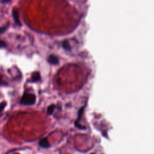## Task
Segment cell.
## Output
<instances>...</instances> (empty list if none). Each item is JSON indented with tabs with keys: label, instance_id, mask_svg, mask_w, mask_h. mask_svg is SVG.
I'll list each match as a JSON object with an SVG mask.
<instances>
[{
	"label": "cell",
	"instance_id": "5bb4252c",
	"mask_svg": "<svg viewBox=\"0 0 154 154\" xmlns=\"http://www.w3.org/2000/svg\"><path fill=\"white\" fill-rule=\"evenodd\" d=\"M15 154H18V153H15Z\"/></svg>",
	"mask_w": 154,
	"mask_h": 154
},
{
	"label": "cell",
	"instance_id": "52a82bcc",
	"mask_svg": "<svg viewBox=\"0 0 154 154\" xmlns=\"http://www.w3.org/2000/svg\"><path fill=\"white\" fill-rule=\"evenodd\" d=\"M55 108V106L54 105H53V104H52V105H51L49 106L48 108V109H47L48 113L49 114H51L54 112Z\"/></svg>",
	"mask_w": 154,
	"mask_h": 154
},
{
	"label": "cell",
	"instance_id": "8992f818",
	"mask_svg": "<svg viewBox=\"0 0 154 154\" xmlns=\"http://www.w3.org/2000/svg\"><path fill=\"white\" fill-rule=\"evenodd\" d=\"M63 47L66 50H67V51L70 50V46L69 42H67V40H64L63 42Z\"/></svg>",
	"mask_w": 154,
	"mask_h": 154
},
{
	"label": "cell",
	"instance_id": "9c48e42d",
	"mask_svg": "<svg viewBox=\"0 0 154 154\" xmlns=\"http://www.w3.org/2000/svg\"><path fill=\"white\" fill-rule=\"evenodd\" d=\"M5 46H6V43L4 41L0 40V47L1 48H4V47H5Z\"/></svg>",
	"mask_w": 154,
	"mask_h": 154
},
{
	"label": "cell",
	"instance_id": "5b68a950",
	"mask_svg": "<svg viewBox=\"0 0 154 154\" xmlns=\"http://www.w3.org/2000/svg\"><path fill=\"white\" fill-rule=\"evenodd\" d=\"M31 78H32V80L33 82H36V81H38L40 78V73L37 72H35L34 73H33L32 74V76H31Z\"/></svg>",
	"mask_w": 154,
	"mask_h": 154
},
{
	"label": "cell",
	"instance_id": "7c38bea8",
	"mask_svg": "<svg viewBox=\"0 0 154 154\" xmlns=\"http://www.w3.org/2000/svg\"><path fill=\"white\" fill-rule=\"evenodd\" d=\"M11 0H3V2L4 3H7V2H8L9 1H10Z\"/></svg>",
	"mask_w": 154,
	"mask_h": 154
},
{
	"label": "cell",
	"instance_id": "277c9868",
	"mask_svg": "<svg viewBox=\"0 0 154 154\" xmlns=\"http://www.w3.org/2000/svg\"><path fill=\"white\" fill-rule=\"evenodd\" d=\"M13 17L14 19V20L16 22V23L19 25H20V20H19V13H18V11L16 10V9H14L13 10Z\"/></svg>",
	"mask_w": 154,
	"mask_h": 154
},
{
	"label": "cell",
	"instance_id": "3957f363",
	"mask_svg": "<svg viewBox=\"0 0 154 154\" xmlns=\"http://www.w3.org/2000/svg\"><path fill=\"white\" fill-rule=\"evenodd\" d=\"M39 145L43 147V148H48L50 146L49 143L47 139V138H45L42 139L40 141H39Z\"/></svg>",
	"mask_w": 154,
	"mask_h": 154
},
{
	"label": "cell",
	"instance_id": "4fadbf2b",
	"mask_svg": "<svg viewBox=\"0 0 154 154\" xmlns=\"http://www.w3.org/2000/svg\"><path fill=\"white\" fill-rule=\"evenodd\" d=\"M1 82H2V76L0 75V85H1Z\"/></svg>",
	"mask_w": 154,
	"mask_h": 154
},
{
	"label": "cell",
	"instance_id": "7a4b0ae2",
	"mask_svg": "<svg viewBox=\"0 0 154 154\" xmlns=\"http://www.w3.org/2000/svg\"><path fill=\"white\" fill-rule=\"evenodd\" d=\"M48 61L51 64L55 65L59 63V60L57 56L54 55H51L48 58Z\"/></svg>",
	"mask_w": 154,
	"mask_h": 154
},
{
	"label": "cell",
	"instance_id": "30bf717a",
	"mask_svg": "<svg viewBox=\"0 0 154 154\" xmlns=\"http://www.w3.org/2000/svg\"><path fill=\"white\" fill-rule=\"evenodd\" d=\"M6 27L4 26V27H1L0 28V34H2L3 32H4L6 30Z\"/></svg>",
	"mask_w": 154,
	"mask_h": 154
},
{
	"label": "cell",
	"instance_id": "ba28073f",
	"mask_svg": "<svg viewBox=\"0 0 154 154\" xmlns=\"http://www.w3.org/2000/svg\"><path fill=\"white\" fill-rule=\"evenodd\" d=\"M6 105H7V104H6L5 102H2L0 103V113L3 111L5 107L6 106Z\"/></svg>",
	"mask_w": 154,
	"mask_h": 154
},
{
	"label": "cell",
	"instance_id": "6da1fadb",
	"mask_svg": "<svg viewBox=\"0 0 154 154\" xmlns=\"http://www.w3.org/2000/svg\"><path fill=\"white\" fill-rule=\"evenodd\" d=\"M36 97L34 94L24 93L22 96L20 103L25 105H32L35 103Z\"/></svg>",
	"mask_w": 154,
	"mask_h": 154
},
{
	"label": "cell",
	"instance_id": "8fae6325",
	"mask_svg": "<svg viewBox=\"0 0 154 154\" xmlns=\"http://www.w3.org/2000/svg\"><path fill=\"white\" fill-rule=\"evenodd\" d=\"M83 109H84V108H81V109H80V111H79V113H78V119H80L81 118V116L82 115V111H83Z\"/></svg>",
	"mask_w": 154,
	"mask_h": 154
}]
</instances>
